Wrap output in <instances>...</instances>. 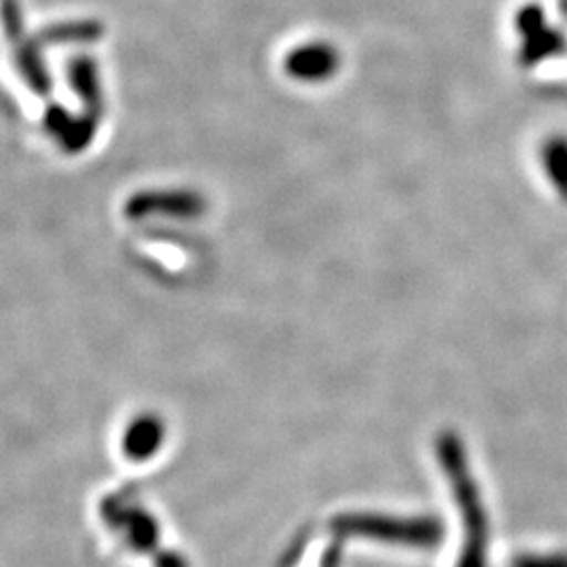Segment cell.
<instances>
[{
  "label": "cell",
  "instance_id": "obj_2",
  "mask_svg": "<svg viewBox=\"0 0 567 567\" xmlns=\"http://www.w3.org/2000/svg\"><path fill=\"white\" fill-rule=\"evenodd\" d=\"M332 529L344 536H364L372 540H381L389 545H402V547L429 548L442 543L444 526L435 517H385V515H343L334 519Z\"/></svg>",
  "mask_w": 567,
  "mask_h": 567
},
{
  "label": "cell",
  "instance_id": "obj_5",
  "mask_svg": "<svg viewBox=\"0 0 567 567\" xmlns=\"http://www.w3.org/2000/svg\"><path fill=\"white\" fill-rule=\"evenodd\" d=\"M511 567H567V553H550V555L529 553V555L517 557Z\"/></svg>",
  "mask_w": 567,
  "mask_h": 567
},
{
  "label": "cell",
  "instance_id": "obj_1",
  "mask_svg": "<svg viewBox=\"0 0 567 567\" xmlns=\"http://www.w3.org/2000/svg\"><path fill=\"white\" fill-rule=\"evenodd\" d=\"M437 461L452 486V496L465 527V545L461 548L456 567H487V513L482 489L475 484L465 444L452 431L437 440Z\"/></svg>",
  "mask_w": 567,
  "mask_h": 567
},
{
  "label": "cell",
  "instance_id": "obj_3",
  "mask_svg": "<svg viewBox=\"0 0 567 567\" xmlns=\"http://www.w3.org/2000/svg\"><path fill=\"white\" fill-rule=\"evenodd\" d=\"M163 423L154 416H143L124 433V452L135 461H145L154 456V452L163 446Z\"/></svg>",
  "mask_w": 567,
  "mask_h": 567
},
{
  "label": "cell",
  "instance_id": "obj_4",
  "mask_svg": "<svg viewBox=\"0 0 567 567\" xmlns=\"http://www.w3.org/2000/svg\"><path fill=\"white\" fill-rule=\"evenodd\" d=\"M126 522H122L126 543L135 550L152 553L158 545V524L145 508H126Z\"/></svg>",
  "mask_w": 567,
  "mask_h": 567
}]
</instances>
